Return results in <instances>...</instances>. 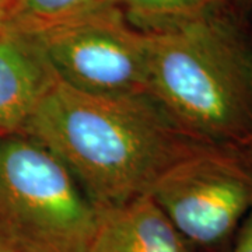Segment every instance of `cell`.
Listing matches in <instances>:
<instances>
[{"label":"cell","mask_w":252,"mask_h":252,"mask_svg":"<svg viewBox=\"0 0 252 252\" xmlns=\"http://www.w3.org/2000/svg\"><path fill=\"white\" fill-rule=\"evenodd\" d=\"M61 160L98 209L149 193L172 162L200 143L147 94L99 95L58 79L20 130Z\"/></svg>","instance_id":"cell-1"},{"label":"cell","mask_w":252,"mask_h":252,"mask_svg":"<svg viewBox=\"0 0 252 252\" xmlns=\"http://www.w3.org/2000/svg\"><path fill=\"white\" fill-rule=\"evenodd\" d=\"M147 35L146 94L200 143L252 150V36L221 0Z\"/></svg>","instance_id":"cell-2"},{"label":"cell","mask_w":252,"mask_h":252,"mask_svg":"<svg viewBox=\"0 0 252 252\" xmlns=\"http://www.w3.org/2000/svg\"><path fill=\"white\" fill-rule=\"evenodd\" d=\"M99 209L51 150L0 139V237L16 252H87Z\"/></svg>","instance_id":"cell-3"},{"label":"cell","mask_w":252,"mask_h":252,"mask_svg":"<svg viewBox=\"0 0 252 252\" xmlns=\"http://www.w3.org/2000/svg\"><path fill=\"white\" fill-rule=\"evenodd\" d=\"M149 195L193 251L216 250L252 209V150L199 144L162 172Z\"/></svg>","instance_id":"cell-4"},{"label":"cell","mask_w":252,"mask_h":252,"mask_svg":"<svg viewBox=\"0 0 252 252\" xmlns=\"http://www.w3.org/2000/svg\"><path fill=\"white\" fill-rule=\"evenodd\" d=\"M30 31L63 83L99 95L146 94L147 35L118 6Z\"/></svg>","instance_id":"cell-5"},{"label":"cell","mask_w":252,"mask_h":252,"mask_svg":"<svg viewBox=\"0 0 252 252\" xmlns=\"http://www.w3.org/2000/svg\"><path fill=\"white\" fill-rule=\"evenodd\" d=\"M56 81L34 34L0 17V136L20 133Z\"/></svg>","instance_id":"cell-6"},{"label":"cell","mask_w":252,"mask_h":252,"mask_svg":"<svg viewBox=\"0 0 252 252\" xmlns=\"http://www.w3.org/2000/svg\"><path fill=\"white\" fill-rule=\"evenodd\" d=\"M87 252H193L149 193L99 209Z\"/></svg>","instance_id":"cell-7"},{"label":"cell","mask_w":252,"mask_h":252,"mask_svg":"<svg viewBox=\"0 0 252 252\" xmlns=\"http://www.w3.org/2000/svg\"><path fill=\"white\" fill-rule=\"evenodd\" d=\"M118 6L117 0H14L4 17L28 30L49 27Z\"/></svg>","instance_id":"cell-8"},{"label":"cell","mask_w":252,"mask_h":252,"mask_svg":"<svg viewBox=\"0 0 252 252\" xmlns=\"http://www.w3.org/2000/svg\"><path fill=\"white\" fill-rule=\"evenodd\" d=\"M219 1L221 0H117V4L133 27L140 31H153L200 13Z\"/></svg>","instance_id":"cell-9"},{"label":"cell","mask_w":252,"mask_h":252,"mask_svg":"<svg viewBox=\"0 0 252 252\" xmlns=\"http://www.w3.org/2000/svg\"><path fill=\"white\" fill-rule=\"evenodd\" d=\"M231 252H252V209L237 230Z\"/></svg>","instance_id":"cell-10"},{"label":"cell","mask_w":252,"mask_h":252,"mask_svg":"<svg viewBox=\"0 0 252 252\" xmlns=\"http://www.w3.org/2000/svg\"><path fill=\"white\" fill-rule=\"evenodd\" d=\"M14 0H0V17H4L13 7Z\"/></svg>","instance_id":"cell-11"},{"label":"cell","mask_w":252,"mask_h":252,"mask_svg":"<svg viewBox=\"0 0 252 252\" xmlns=\"http://www.w3.org/2000/svg\"><path fill=\"white\" fill-rule=\"evenodd\" d=\"M0 252H16L11 247H10L9 244L6 243L1 237H0Z\"/></svg>","instance_id":"cell-12"},{"label":"cell","mask_w":252,"mask_h":252,"mask_svg":"<svg viewBox=\"0 0 252 252\" xmlns=\"http://www.w3.org/2000/svg\"><path fill=\"white\" fill-rule=\"evenodd\" d=\"M237 1L243 3V4H245V6H252V0H237Z\"/></svg>","instance_id":"cell-13"},{"label":"cell","mask_w":252,"mask_h":252,"mask_svg":"<svg viewBox=\"0 0 252 252\" xmlns=\"http://www.w3.org/2000/svg\"><path fill=\"white\" fill-rule=\"evenodd\" d=\"M0 139H1V136H0Z\"/></svg>","instance_id":"cell-14"}]
</instances>
